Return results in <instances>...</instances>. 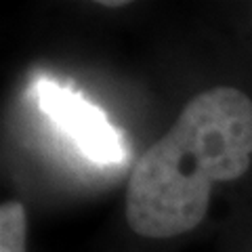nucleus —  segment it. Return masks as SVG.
Instances as JSON below:
<instances>
[{
	"instance_id": "f257e3e1",
	"label": "nucleus",
	"mask_w": 252,
	"mask_h": 252,
	"mask_svg": "<svg viewBox=\"0 0 252 252\" xmlns=\"http://www.w3.org/2000/svg\"><path fill=\"white\" fill-rule=\"evenodd\" d=\"M252 101L231 86L189 101L160 141L135 164L126 189V220L143 238L166 240L206 217L210 187L250 168Z\"/></svg>"
},
{
	"instance_id": "f03ea898",
	"label": "nucleus",
	"mask_w": 252,
	"mask_h": 252,
	"mask_svg": "<svg viewBox=\"0 0 252 252\" xmlns=\"http://www.w3.org/2000/svg\"><path fill=\"white\" fill-rule=\"evenodd\" d=\"M36 97L44 114L53 118L72 137L80 152L97 164H118L124 160L120 135L94 105L51 80L36 84Z\"/></svg>"
},
{
	"instance_id": "7ed1b4c3",
	"label": "nucleus",
	"mask_w": 252,
	"mask_h": 252,
	"mask_svg": "<svg viewBox=\"0 0 252 252\" xmlns=\"http://www.w3.org/2000/svg\"><path fill=\"white\" fill-rule=\"evenodd\" d=\"M0 252H26V208L19 202L0 208Z\"/></svg>"
}]
</instances>
